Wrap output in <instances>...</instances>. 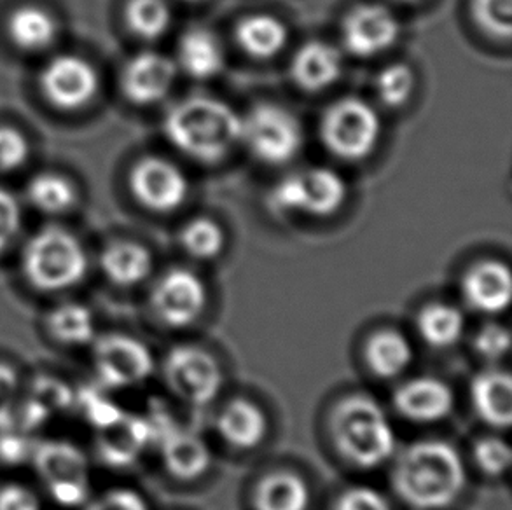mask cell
Masks as SVG:
<instances>
[{"label":"cell","mask_w":512,"mask_h":510,"mask_svg":"<svg viewBox=\"0 0 512 510\" xmlns=\"http://www.w3.org/2000/svg\"><path fill=\"white\" fill-rule=\"evenodd\" d=\"M27 196L37 210L49 215L65 214L77 203L76 186L56 173H42L30 180Z\"/></svg>","instance_id":"obj_31"},{"label":"cell","mask_w":512,"mask_h":510,"mask_svg":"<svg viewBox=\"0 0 512 510\" xmlns=\"http://www.w3.org/2000/svg\"><path fill=\"white\" fill-rule=\"evenodd\" d=\"M415 359L413 343L404 332L381 329L367 339L364 360L378 380H395L408 371Z\"/></svg>","instance_id":"obj_23"},{"label":"cell","mask_w":512,"mask_h":510,"mask_svg":"<svg viewBox=\"0 0 512 510\" xmlns=\"http://www.w3.org/2000/svg\"><path fill=\"white\" fill-rule=\"evenodd\" d=\"M472 14L486 34L509 39L512 34V0H472Z\"/></svg>","instance_id":"obj_37"},{"label":"cell","mask_w":512,"mask_h":510,"mask_svg":"<svg viewBox=\"0 0 512 510\" xmlns=\"http://www.w3.org/2000/svg\"><path fill=\"white\" fill-rule=\"evenodd\" d=\"M343 74L340 49L326 41H310L296 51L292 58L291 76L301 90L308 93L331 88Z\"/></svg>","instance_id":"obj_21"},{"label":"cell","mask_w":512,"mask_h":510,"mask_svg":"<svg viewBox=\"0 0 512 510\" xmlns=\"http://www.w3.org/2000/svg\"><path fill=\"white\" fill-rule=\"evenodd\" d=\"M467 484L464 458L450 442H411L395 458V495L413 510H444L457 502Z\"/></svg>","instance_id":"obj_1"},{"label":"cell","mask_w":512,"mask_h":510,"mask_svg":"<svg viewBox=\"0 0 512 510\" xmlns=\"http://www.w3.org/2000/svg\"><path fill=\"white\" fill-rule=\"evenodd\" d=\"M20 380L13 367L0 362V428L13 423L14 409L18 406Z\"/></svg>","instance_id":"obj_44"},{"label":"cell","mask_w":512,"mask_h":510,"mask_svg":"<svg viewBox=\"0 0 512 510\" xmlns=\"http://www.w3.org/2000/svg\"><path fill=\"white\" fill-rule=\"evenodd\" d=\"M88 510H149L144 497L128 488L107 491L102 497L91 502Z\"/></svg>","instance_id":"obj_45"},{"label":"cell","mask_w":512,"mask_h":510,"mask_svg":"<svg viewBox=\"0 0 512 510\" xmlns=\"http://www.w3.org/2000/svg\"><path fill=\"white\" fill-rule=\"evenodd\" d=\"M130 189L142 207L168 214L186 203L189 180L172 161L151 156L133 166Z\"/></svg>","instance_id":"obj_14"},{"label":"cell","mask_w":512,"mask_h":510,"mask_svg":"<svg viewBox=\"0 0 512 510\" xmlns=\"http://www.w3.org/2000/svg\"><path fill=\"white\" fill-rule=\"evenodd\" d=\"M21 268L34 289L62 292L83 282L88 273V255L76 236L51 226L28 240Z\"/></svg>","instance_id":"obj_4"},{"label":"cell","mask_w":512,"mask_h":510,"mask_svg":"<svg viewBox=\"0 0 512 510\" xmlns=\"http://www.w3.org/2000/svg\"><path fill=\"white\" fill-rule=\"evenodd\" d=\"M462 296L471 310L500 315L512 299L511 269L500 261L474 264L462 278Z\"/></svg>","instance_id":"obj_19"},{"label":"cell","mask_w":512,"mask_h":510,"mask_svg":"<svg viewBox=\"0 0 512 510\" xmlns=\"http://www.w3.org/2000/svg\"><path fill=\"white\" fill-rule=\"evenodd\" d=\"M242 144L266 165H287L305 144V133L291 111L261 104L242 118Z\"/></svg>","instance_id":"obj_7"},{"label":"cell","mask_w":512,"mask_h":510,"mask_svg":"<svg viewBox=\"0 0 512 510\" xmlns=\"http://www.w3.org/2000/svg\"><path fill=\"white\" fill-rule=\"evenodd\" d=\"M184 2H200V0H184Z\"/></svg>","instance_id":"obj_48"},{"label":"cell","mask_w":512,"mask_h":510,"mask_svg":"<svg viewBox=\"0 0 512 510\" xmlns=\"http://www.w3.org/2000/svg\"><path fill=\"white\" fill-rule=\"evenodd\" d=\"M207 306V287L200 276L189 269L167 271L154 285L151 308L168 329H187L196 324Z\"/></svg>","instance_id":"obj_12"},{"label":"cell","mask_w":512,"mask_h":510,"mask_svg":"<svg viewBox=\"0 0 512 510\" xmlns=\"http://www.w3.org/2000/svg\"><path fill=\"white\" fill-rule=\"evenodd\" d=\"M399 2H416V0H399Z\"/></svg>","instance_id":"obj_47"},{"label":"cell","mask_w":512,"mask_h":510,"mask_svg":"<svg viewBox=\"0 0 512 510\" xmlns=\"http://www.w3.org/2000/svg\"><path fill=\"white\" fill-rule=\"evenodd\" d=\"M163 381L173 397L191 407H207L214 402L224 376L212 353L196 345H177L163 360Z\"/></svg>","instance_id":"obj_8"},{"label":"cell","mask_w":512,"mask_h":510,"mask_svg":"<svg viewBox=\"0 0 512 510\" xmlns=\"http://www.w3.org/2000/svg\"><path fill=\"white\" fill-rule=\"evenodd\" d=\"M149 418L153 421L154 444L160 448L161 462L168 474L182 483L205 476L212 465V451L205 439L173 421L165 409H156Z\"/></svg>","instance_id":"obj_10"},{"label":"cell","mask_w":512,"mask_h":510,"mask_svg":"<svg viewBox=\"0 0 512 510\" xmlns=\"http://www.w3.org/2000/svg\"><path fill=\"white\" fill-rule=\"evenodd\" d=\"M474 352L486 362H500L511 352V332L500 324L481 327L472 339Z\"/></svg>","instance_id":"obj_38"},{"label":"cell","mask_w":512,"mask_h":510,"mask_svg":"<svg viewBox=\"0 0 512 510\" xmlns=\"http://www.w3.org/2000/svg\"><path fill=\"white\" fill-rule=\"evenodd\" d=\"M401 34V23L388 7L362 4L346 14L341 35L352 55L373 58L394 46Z\"/></svg>","instance_id":"obj_15"},{"label":"cell","mask_w":512,"mask_h":510,"mask_svg":"<svg viewBox=\"0 0 512 510\" xmlns=\"http://www.w3.org/2000/svg\"><path fill=\"white\" fill-rule=\"evenodd\" d=\"M175 77L177 65L172 58L146 51L126 63L121 88L132 104H158L172 90Z\"/></svg>","instance_id":"obj_18"},{"label":"cell","mask_w":512,"mask_h":510,"mask_svg":"<svg viewBox=\"0 0 512 510\" xmlns=\"http://www.w3.org/2000/svg\"><path fill=\"white\" fill-rule=\"evenodd\" d=\"M182 245L187 254L193 255L194 259L208 261L221 254L226 245V235L221 226L212 219H193L182 229L180 235Z\"/></svg>","instance_id":"obj_33"},{"label":"cell","mask_w":512,"mask_h":510,"mask_svg":"<svg viewBox=\"0 0 512 510\" xmlns=\"http://www.w3.org/2000/svg\"><path fill=\"white\" fill-rule=\"evenodd\" d=\"M472 458L476 467L486 476H506L512 462L511 448L502 437L488 435V437H481L474 444Z\"/></svg>","instance_id":"obj_36"},{"label":"cell","mask_w":512,"mask_h":510,"mask_svg":"<svg viewBox=\"0 0 512 510\" xmlns=\"http://www.w3.org/2000/svg\"><path fill=\"white\" fill-rule=\"evenodd\" d=\"M0 510H41V502L25 486L7 484L0 488Z\"/></svg>","instance_id":"obj_46"},{"label":"cell","mask_w":512,"mask_h":510,"mask_svg":"<svg viewBox=\"0 0 512 510\" xmlns=\"http://www.w3.org/2000/svg\"><path fill=\"white\" fill-rule=\"evenodd\" d=\"M348 187L340 173L329 168H306L287 175L273 187L270 205L278 214L331 217L340 212Z\"/></svg>","instance_id":"obj_6"},{"label":"cell","mask_w":512,"mask_h":510,"mask_svg":"<svg viewBox=\"0 0 512 510\" xmlns=\"http://www.w3.org/2000/svg\"><path fill=\"white\" fill-rule=\"evenodd\" d=\"M27 399L51 418L53 414L69 409L76 395L62 380L53 376H39L30 386Z\"/></svg>","instance_id":"obj_35"},{"label":"cell","mask_w":512,"mask_h":510,"mask_svg":"<svg viewBox=\"0 0 512 510\" xmlns=\"http://www.w3.org/2000/svg\"><path fill=\"white\" fill-rule=\"evenodd\" d=\"M7 32L11 41L23 51H42L55 42L58 25L46 9L23 6L9 16Z\"/></svg>","instance_id":"obj_29"},{"label":"cell","mask_w":512,"mask_h":510,"mask_svg":"<svg viewBox=\"0 0 512 510\" xmlns=\"http://www.w3.org/2000/svg\"><path fill=\"white\" fill-rule=\"evenodd\" d=\"M240 48L257 60H270L284 51L289 32L282 21L270 14H252L236 28Z\"/></svg>","instance_id":"obj_28"},{"label":"cell","mask_w":512,"mask_h":510,"mask_svg":"<svg viewBox=\"0 0 512 510\" xmlns=\"http://www.w3.org/2000/svg\"><path fill=\"white\" fill-rule=\"evenodd\" d=\"M74 400L81 407L84 418L90 421L95 430L107 427L109 423L118 420L119 416L125 413L112 400L107 399L105 395L97 392V390H90V388L88 390H81Z\"/></svg>","instance_id":"obj_39"},{"label":"cell","mask_w":512,"mask_h":510,"mask_svg":"<svg viewBox=\"0 0 512 510\" xmlns=\"http://www.w3.org/2000/svg\"><path fill=\"white\" fill-rule=\"evenodd\" d=\"M93 366L98 380L109 390L140 385L153 374V353L139 339L126 334H107L95 339Z\"/></svg>","instance_id":"obj_11"},{"label":"cell","mask_w":512,"mask_h":510,"mask_svg":"<svg viewBox=\"0 0 512 510\" xmlns=\"http://www.w3.org/2000/svg\"><path fill=\"white\" fill-rule=\"evenodd\" d=\"M471 402L479 420L495 430H507L512 421V378L507 371L486 369L471 383Z\"/></svg>","instance_id":"obj_22"},{"label":"cell","mask_w":512,"mask_h":510,"mask_svg":"<svg viewBox=\"0 0 512 510\" xmlns=\"http://www.w3.org/2000/svg\"><path fill=\"white\" fill-rule=\"evenodd\" d=\"M105 276L119 287H135L144 282L151 269V252L139 243L116 242L109 245L100 257Z\"/></svg>","instance_id":"obj_27"},{"label":"cell","mask_w":512,"mask_h":510,"mask_svg":"<svg viewBox=\"0 0 512 510\" xmlns=\"http://www.w3.org/2000/svg\"><path fill=\"white\" fill-rule=\"evenodd\" d=\"M163 130L187 158L214 165L242 144V116L217 98L193 97L173 105Z\"/></svg>","instance_id":"obj_2"},{"label":"cell","mask_w":512,"mask_h":510,"mask_svg":"<svg viewBox=\"0 0 512 510\" xmlns=\"http://www.w3.org/2000/svg\"><path fill=\"white\" fill-rule=\"evenodd\" d=\"M32 442L28 441V432L9 425L0 428V462L6 465H20L34 455Z\"/></svg>","instance_id":"obj_42"},{"label":"cell","mask_w":512,"mask_h":510,"mask_svg":"<svg viewBox=\"0 0 512 510\" xmlns=\"http://www.w3.org/2000/svg\"><path fill=\"white\" fill-rule=\"evenodd\" d=\"M154 444L149 416L123 413L118 420L97 430L98 458L111 469H128Z\"/></svg>","instance_id":"obj_16"},{"label":"cell","mask_w":512,"mask_h":510,"mask_svg":"<svg viewBox=\"0 0 512 510\" xmlns=\"http://www.w3.org/2000/svg\"><path fill=\"white\" fill-rule=\"evenodd\" d=\"M41 90L56 109L81 111L97 97L100 77L95 67L81 56H55L41 72Z\"/></svg>","instance_id":"obj_13"},{"label":"cell","mask_w":512,"mask_h":510,"mask_svg":"<svg viewBox=\"0 0 512 510\" xmlns=\"http://www.w3.org/2000/svg\"><path fill=\"white\" fill-rule=\"evenodd\" d=\"M46 327L49 336L65 346L90 345L95 341L93 315L83 304H60L49 313Z\"/></svg>","instance_id":"obj_30"},{"label":"cell","mask_w":512,"mask_h":510,"mask_svg":"<svg viewBox=\"0 0 512 510\" xmlns=\"http://www.w3.org/2000/svg\"><path fill=\"white\" fill-rule=\"evenodd\" d=\"M125 18L133 34L154 41L167 34L172 25V9L167 0H130Z\"/></svg>","instance_id":"obj_32"},{"label":"cell","mask_w":512,"mask_h":510,"mask_svg":"<svg viewBox=\"0 0 512 510\" xmlns=\"http://www.w3.org/2000/svg\"><path fill=\"white\" fill-rule=\"evenodd\" d=\"M21 228L20 203L0 187V254L14 242Z\"/></svg>","instance_id":"obj_43"},{"label":"cell","mask_w":512,"mask_h":510,"mask_svg":"<svg viewBox=\"0 0 512 510\" xmlns=\"http://www.w3.org/2000/svg\"><path fill=\"white\" fill-rule=\"evenodd\" d=\"M312 490L305 477L291 470H273L256 484L252 493L254 510H308Z\"/></svg>","instance_id":"obj_24"},{"label":"cell","mask_w":512,"mask_h":510,"mask_svg":"<svg viewBox=\"0 0 512 510\" xmlns=\"http://www.w3.org/2000/svg\"><path fill=\"white\" fill-rule=\"evenodd\" d=\"M32 460L56 504L74 509L88 502L90 465L81 449L67 441H44L35 446Z\"/></svg>","instance_id":"obj_9"},{"label":"cell","mask_w":512,"mask_h":510,"mask_svg":"<svg viewBox=\"0 0 512 510\" xmlns=\"http://www.w3.org/2000/svg\"><path fill=\"white\" fill-rule=\"evenodd\" d=\"M392 404L404 420L429 425L446 420L455 411V392L436 376H418L397 386Z\"/></svg>","instance_id":"obj_17"},{"label":"cell","mask_w":512,"mask_h":510,"mask_svg":"<svg viewBox=\"0 0 512 510\" xmlns=\"http://www.w3.org/2000/svg\"><path fill=\"white\" fill-rule=\"evenodd\" d=\"M329 434L334 449L355 469H378L397 451V437L385 409L364 393L346 395L334 406Z\"/></svg>","instance_id":"obj_3"},{"label":"cell","mask_w":512,"mask_h":510,"mask_svg":"<svg viewBox=\"0 0 512 510\" xmlns=\"http://www.w3.org/2000/svg\"><path fill=\"white\" fill-rule=\"evenodd\" d=\"M224 60L221 41L207 28H193L182 35L179 63L189 76L212 79L224 69Z\"/></svg>","instance_id":"obj_26"},{"label":"cell","mask_w":512,"mask_h":510,"mask_svg":"<svg viewBox=\"0 0 512 510\" xmlns=\"http://www.w3.org/2000/svg\"><path fill=\"white\" fill-rule=\"evenodd\" d=\"M416 77L404 63H392L376 77V93L381 104L390 109H399L408 104L415 91Z\"/></svg>","instance_id":"obj_34"},{"label":"cell","mask_w":512,"mask_h":510,"mask_svg":"<svg viewBox=\"0 0 512 510\" xmlns=\"http://www.w3.org/2000/svg\"><path fill=\"white\" fill-rule=\"evenodd\" d=\"M320 135L336 158L362 161L373 154L380 142V114L366 100L341 98L324 112Z\"/></svg>","instance_id":"obj_5"},{"label":"cell","mask_w":512,"mask_h":510,"mask_svg":"<svg viewBox=\"0 0 512 510\" xmlns=\"http://www.w3.org/2000/svg\"><path fill=\"white\" fill-rule=\"evenodd\" d=\"M215 430L224 444L238 451L254 449L270 432V421L263 407L245 397H233L215 414Z\"/></svg>","instance_id":"obj_20"},{"label":"cell","mask_w":512,"mask_h":510,"mask_svg":"<svg viewBox=\"0 0 512 510\" xmlns=\"http://www.w3.org/2000/svg\"><path fill=\"white\" fill-rule=\"evenodd\" d=\"M333 510H392L383 493L371 486H350L336 498Z\"/></svg>","instance_id":"obj_41"},{"label":"cell","mask_w":512,"mask_h":510,"mask_svg":"<svg viewBox=\"0 0 512 510\" xmlns=\"http://www.w3.org/2000/svg\"><path fill=\"white\" fill-rule=\"evenodd\" d=\"M30 145L21 131L0 125V172H14L27 163Z\"/></svg>","instance_id":"obj_40"},{"label":"cell","mask_w":512,"mask_h":510,"mask_svg":"<svg viewBox=\"0 0 512 510\" xmlns=\"http://www.w3.org/2000/svg\"><path fill=\"white\" fill-rule=\"evenodd\" d=\"M464 311L455 304L434 301L425 304L416 315V332L425 345L434 350L457 346L465 334Z\"/></svg>","instance_id":"obj_25"}]
</instances>
